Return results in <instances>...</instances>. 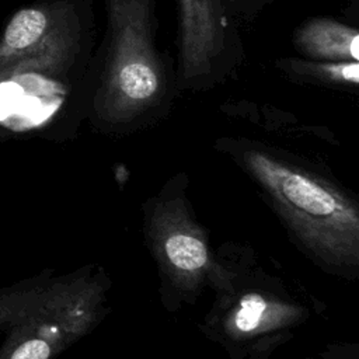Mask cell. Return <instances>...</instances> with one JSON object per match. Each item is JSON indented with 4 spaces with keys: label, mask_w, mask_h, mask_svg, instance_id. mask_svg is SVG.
<instances>
[{
    "label": "cell",
    "mask_w": 359,
    "mask_h": 359,
    "mask_svg": "<svg viewBox=\"0 0 359 359\" xmlns=\"http://www.w3.org/2000/svg\"><path fill=\"white\" fill-rule=\"evenodd\" d=\"M50 353L49 345L42 339H29L20 345L11 359H48Z\"/></svg>",
    "instance_id": "10"
},
{
    "label": "cell",
    "mask_w": 359,
    "mask_h": 359,
    "mask_svg": "<svg viewBox=\"0 0 359 359\" xmlns=\"http://www.w3.org/2000/svg\"><path fill=\"white\" fill-rule=\"evenodd\" d=\"M292 46L306 59L359 62V29L338 18L309 17L293 29Z\"/></svg>",
    "instance_id": "5"
},
{
    "label": "cell",
    "mask_w": 359,
    "mask_h": 359,
    "mask_svg": "<svg viewBox=\"0 0 359 359\" xmlns=\"http://www.w3.org/2000/svg\"><path fill=\"white\" fill-rule=\"evenodd\" d=\"M175 6L178 91L205 93L234 79L245 49L226 0H175Z\"/></svg>",
    "instance_id": "4"
},
{
    "label": "cell",
    "mask_w": 359,
    "mask_h": 359,
    "mask_svg": "<svg viewBox=\"0 0 359 359\" xmlns=\"http://www.w3.org/2000/svg\"><path fill=\"white\" fill-rule=\"evenodd\" d=\"M97 45L94 0H39L18 10L0 39V95L48 118L88 112Z\"/></svg>",
    "instance_id": "1"
},
{
    "label": "cell",
    "mask_w": 359,
    "mask_h": 359,
    "mask_svg": "<svg viewBox=\"0 0 359 359\" xmlns=\"http://www.w3.org/2000/svg\"><path fill=\"white\" fill-rule=\"evenodd\" d=\"M105 31L90 65L88 115L107 130H130L170 112L175 65L158 43L156 0H104Z\"/></svg>",
    "instance_id": "2"
},
{
    "label": "cell",
    "mask_w": 359,
    "mask_h": 359,
    "mask_svg": "<svg viewBox=\"0 0 359 359\" xmlns=\"http://www.w3.org/2000/svg\"><path fill=\"white\" fill-rule=\"evenodd\" d=\"M273 0H226L227 7L238 24L255 20Z\"/></svg>",
    "instance_id": "9"
},
{
    "label": "cell",
    "mask_w": 359,
    "mask_h": 359,
    "mask_svg": "<svg viewBox=\"0 0 359 359\" xmlns=\"http://www.w3.org/2000/svg\"><path fill=\"white\" fill-rule=\"evenodd\" d=\"M273 66L286 80L300 86H314L356 94L359 87V62H325L302 56H282Z\"/></svg>",
    "instance_id": "6"
},
{
    "label": "cell",
    "mask_w": 359,
    "mask_h": 359,
    "mask_svg": "<svg viewBox=\"0 0 359 359\" xmlns=\"http://www.w3.org/2000/svg\"><path fill=\"white\" fill-rule=\"evenodd\" d=\"M165 252L171 264L184 271H196L208 259L205 244L199 238L184 233H177L167 238Z\"/></svg>",
    "instance_id": "7"
},
{
    "label": "cell",
    "mask_w": 359,
    "mask_h": 359,
    "mask_svg": "<svg viewBox=\"0 0 359 359\" xmlns=\"http://www.w3.org/2000/svg\"><path fill=\"white\" fill-rule=\"evenodd\" d=\"M244 160L313 250L334 261L356 259L359 217L345 198L259 149H247Z\"/></svg>",
    "instance_id": "3"
},
{
    "label": "cell",
    "mask_w": 359,
    "mask_h": 359,
    "mask_svg": "<svg viewBox=\"0 0 359 359\" xmlns=\"http://www.w3.org/2000/svg\"><path fill=\"white\" fill-rule=\"evenodd\" d=\"M268 306L259 294H247L240 302L234 317V325L241 332H250L259 327Z\"/></svg>",
    "instance_id": "8"
}]
</instances>
